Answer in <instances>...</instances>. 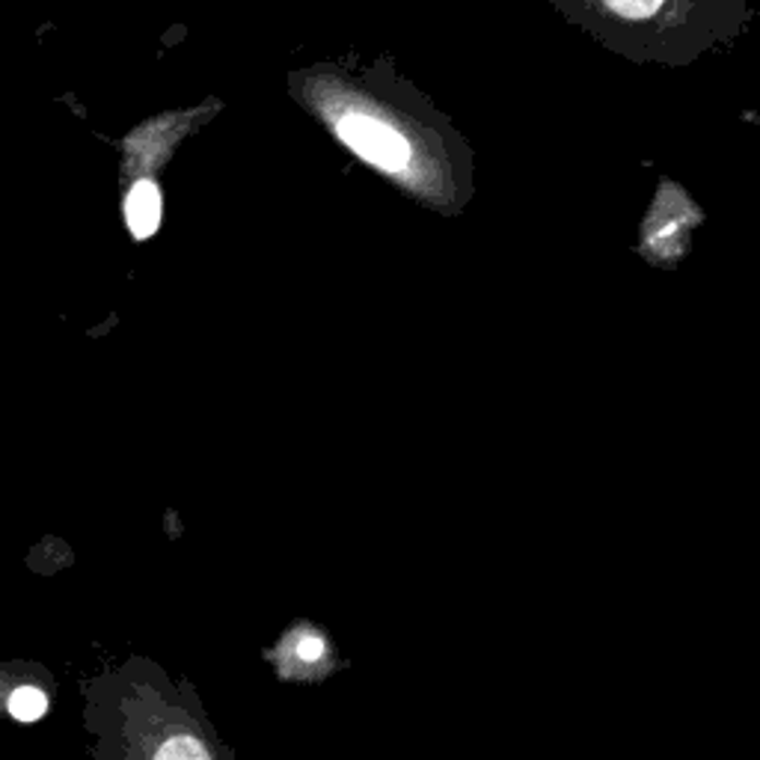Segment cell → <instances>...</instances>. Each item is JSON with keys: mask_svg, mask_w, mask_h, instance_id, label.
I'll use <instances>...</instances> for the list:
<instances>
[{"mask_svg": "<svg viewBox=\"0 0 760 760\" xmlns=\"http://www.w3.org/2000/svg\"><path fill=\"white\" fill-rule=\"evenodd\" d=\"M45 710H48V698H45L39 689L22 687L12 692L10 713L19 719V722H36V719L45 716Z\"/></svg>", "mask_w": 760, "mask_h": 760, "instance_id": "3", "label": "cell"}, {"mask_svg": "<svg viewBox=\"0 0 760 760\" xmlns=\"http://www.w3.org/2000/svg\"><path fill=\"white\" fill-rule=\"evenodd\" d=\"M668 0H603V7L624 22H648L663 10Z\"/></svg>", "mask_w": 760, "mask_h": 760, "instance_id": "4", "label": "cell"}, {"mask_svg": "<svg viewBox=\"0 0 760 760\" xmlns=\"http://www.w3.org/2000/svg\"><path fill=\"white\" fill-rule=\"evenodd\" d=\"M126 221L138 241H146L161 226V193L152 181H138L126 200Z\"/></svg>", "mask_w": 760, "mask_h": 760, "instance_id": "2", "label": "cell"}, {"mask_svg": "<svg viewBox=\"0 0 760 760\" xmlns=\"http://www.w3.org/2000/svg\"><path fill=\"white\" fill-rule=\"evenodd\" d=\"M336 131L342 143L354 149L359 158L392 176H411L413 164H419L411 146V138L371 110H342L336 117Z\"/></svg>", "mask_w": 760, "mask_h": 760, "instance_id": "1", "label": "cell"}, {"mask_svg": "<svg viewBox=\"0 0 760 760\" xmlns=\"http://www.w3.org/2000/svg\"><path fill=\"white\" fill-rule=\"evenodd\" d=\"M321 651H324V644L318 642V639H304V642H300V656H304V660H318Z\"/></svg>", "mask_w": 760, "mask_h": 760, "instance_id": "5", "label": "cell"}]
</instances>
